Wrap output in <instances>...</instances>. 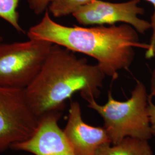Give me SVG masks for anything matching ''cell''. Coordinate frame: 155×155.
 <instances>
[{"label":"cell","instance_id":"obj_17","mask_svg":"<svg viewBox=\"0 0 155 155\" xmlns=\"http://www.w3.org/2000/svg\"><path fill=\"white\" fill-rule=\"evenodd\" d=\"M2 40V38H1V36H0V42H1V41Z\"/></svg>","mask_w":155,"mask_h":155},{"label":"cell","instance_id":"obj_10","mask_svg":"<svg viewBox=\"0 0 155 155\" xmlns=\"http://www.w3.org/2000/svg\"><path fill=\"white\" fill-rule=\"evenodd\" d=\"M93 0H52L49 5V12L55 17L72 15Z\"/></svg>","mask_w":155,"mask_h":155},{"label":"cell","instance_id":"obj_14","mask_svg":"<svg viewBox=\"0 0 155 155\" xmlns=\"http://www.w3.org/2000/svg\"><path fill=\"white\" fill-rule=\"evenodd\" d=\"M148 2H150L154 8V12L151 17V21H150V25H151V29H152V36L150 38V41L149 43L150 47L147 50H146L145 52V58L149 55L152 49L153 45L155 44V0H146Z\"/></svg>","mask_w":155,"mask_h":155},{"label":"cell","instance_id":"obj_3","mask_svg":"<svg viewBox=\"0 0 155 155\" xmlns=\"http://www.w3.org/2000/svg\"><path fill=\"white\" fill-rule=\"evenodd\" d=\"M148 100L145 86L137 80L131 97L127 101L114 100L109 91L105 105H100L93 99L88 102L87 106L103 118L104 127L111 144L116 145L127 137L146 140L152 137L147 110Z\"/></svg>","mask_w":155,"mask_h":155},{"label":"cell","instance_id":"obj_2","mask_svg":"<svg viewBox=\"0 0 155 155\" xmlns=\"http://www.w3.org/2000/svg\"><path fill=\"white\" fill-rule=\"evenodd\" d=\"M106 77L97 64H90L71 51L53 45L25 91L29 105L39 118L50 111H62L66 101L77 92L87 102L98 98Z\"/></svg>","mask_w":155,"mask_h":155},{"label":"cell","instance_id":"obj_8","mask_svg":"<svg viewBox=\"0 0 155 155\" xmlns=\"http://www.w3.org/2000/svg\"><path fill=\"white\" fill-rule=\"evenodd\" d=\"M63 132L75 155H95L101 147L111 144L104 127L89 125L83 121L81 106L71 102Z\"/></svg>","mask_w":155,"mask_h":155},{"label":"cell","instance_id":"obj_5","mask_svg":"<svg viewBox=\"0 0 155 155\" xmlns=\"http://www.w3.org/2000/svg\"><path fill=\"white\" fill-rule=\"evenodd\" d=\"M38 124L25 89L0 86V153L31 137Z\"/></svg>","mask_w":155,"mask_h":155},{"label":"cell","instance_id":"obj_18","mask_svg":"<svg viewBox=\"0 0 155 155\" xmlns=\"http://www.w3.org/2000/svg\"></svg>","mask_w":155,"mask_h":155},{"label":"cell","instance_id":"obj_16","mask_svg":"<svg viewBox=\"0 0 155 155\" xmlns=\"http://www.w3.org/2000/svg\"><path fill=\"white\" fill-rule=\"evenodd\" d=\"M153 58H155V44L153 45L152 49L151 50L150 54L148 55V56L146 57V58L148 59H150Z\"/></svg>","mask_w":155,"mask_h":155},{"label":"cell","instance_id":"obj_7","mask_svg":"<svg viewBox=\"0 0 155 155\" xmlns=\"http://www.w3.org/2000/svg\"><path fill=\"white\" fill-rule=\"evenodd\" d=\"M61 111H52L40 117L38 128L29 139L12 145V150L33 155H75L58 125Z\"/></svg>","mask_w":155,"mask_h":155},{"label":"cell","instance_id":"obj_15","mask_svg":"<svg viewBox=\"0 0 155 155\" xmlns=\"http://www.w3.org/2000/svg\"><path fill=\"white\" fill-rule=\"evenodd\" d=\"M150 97L151 98H155V70L152 74L150 80Z\"/></svg>","mask_w":155,"mask_h":155},{"label":"cell","instance_id":"obj_6","mask_svg":"<svg viewBox=\"0 0 155 155\" xmlns=\"http://www.w3.org/2000/svg\"><path fill=\"white\" fill-rule=\"evenodd\" d=\"M140 0L113 3L103 0H93L72 14L77 22L84 26L109 25L117 22L130 25L138 33L144 35L151 29L150 22L139 18L144 14L139 6Z\"/></svg>","mask_w":155,"mask_h":155},{"label":"cell","instance_id":"obj_13","mask_svg":"<svg viewBox=\"0 0 155 155\" xmlns=\"http://www.w3.org/2000/svg\"><path fill=\"white\" fill-rule=\"evenodd\" d=\"M148 114L150 120L151 133L153 136L155 137V105L152 101V98L148 95Z\"/></svg>","mask_w":155,"mask_h":155},{"label":"cell","instance_id":"obj_1","mask_svg":"<svg viewBox=\"0 0 155 155\" xmlns=\"http://www.w3.org/2000/svg\"><path fill=\"white\" fill-rule=\"evenodd\" d=\"M29 39L45 40L95 59L106 75L116 80L119 71L127 70L135 56V48L148 50L138 32L127 24L109 27H68L54 21L47 9L41 21L29 28Z\"/></svg>","mask_w":155,"mask_h":155},{"label":"cell","instance_id":"obj_12","mask_svg":"<svg viewBox=\"0 0 155 155\" xmlns=\"http://www.w3.org/2000/svg\"><path fill=\"white\" fill-rule=\"evenodd\" d=\"M52 0H28L30 8L36 15H40L47 10Z\"/></svg>","mask_w":155,"mask_h":155},{"label":"cell","instance_id":"obj_4","mask_svg":"<svg viewBox=\"0 0 155 155\" xmlns=\"http://www.w3.org/2000/svg\"><path fill=\"white\" fill-rule=\"evenodd\" d=\"M53 44L29 39L0 43V86L25 89L43 66Z\"/></svg>","mask_w":155,"mask_h":155},{"label":"cell","instance_id":"obj_9","mask_svg":"<svg viewBox=\"0 0 155 155\" xmlns=\"http://www.w3.org/2000/svg\"><path fill=\"white\" fill-rule=\"evenodd\" d=\"M148 141L127 137L118 144L101 147L95 155H153Z\"/></svg>","mask_w":155,"mask_h":155},{"label":"cell","instance_id":"obj_11","mask_svg":"<svg viewBox=\"0 0 155 155\" xmlns=\"http://www.w3.org/2000/svg\"><path fill=\"white\" fill-rule=\"evenodd\" d=\"M20 0H0V18L8 22L19 33L25 31L19 22V14L17 8Z\"/></svg>","mask_w":155,"mask_h":155}]
</instances>
